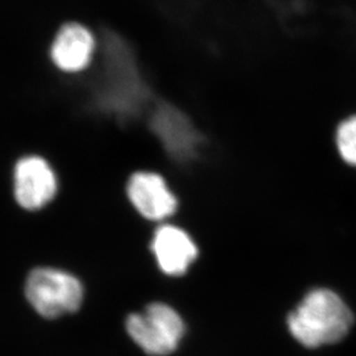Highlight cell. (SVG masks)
I'll list each match as a JSON object with an SVG mask.
<instances>
[{
  "label": "cell",
  "instance_id": "7",
  "mask_svg": "<svg viewBox=\"0 0 356 356\" xmlns=\"http://www.w3.org/2000/svg\"><path fill=\"white\" fill-rule=\"evenodd\" d=\"M152 249L159 268L171 276L184 275L197 256V248L188 234L172 225L157 229Z\"/></svg>",
  "mask_w": 356,
  "mask_h": 356
},
{
  "label": "cell",
  "instance_id": "8",
  "mask_svg": "<svg viewBox=\"0 0 356 356\" xmlns=\"http://www.w3.org/2000/svg\"><path fill=\"white\" fill-rule=\"evenodd\" d=\"M334 145L343 164L356 168V115L343 119L337 126Z\"/></svg>",
  "mask_w": 356,
  "mask_h": 356
},
{
  "label": "cell",
  "instance_id": "3",
  "mask_svg": "<svg viewBox=\"0 0 356 356\" xmlns=\"http://www.w3.org/2000/svg\"><path fill=\"white\" fill-rule=\"evenodd\" d=\"M126 326L131 339L150 355L172 353L185 332L181 317L163 303H152L145 312L131 314Z\"/></svg>",
  "mask_w": 356,
  "mask_h": 356
},
{
  "label": "cell",
  "instance_id": "4",
  "mask_svg": "<svg viewBox=\"0 0 356 356\" xmlns=\"http://www.w3.org/2000/svg\"><path fill=\"white\" fill-rule=\"evenodd\" d=\"M14 196L26 210H38L54 200L57 177L47 159L26 156L17 161L13 172Z\"/></svg>",
  "mask_w": 356,
  "mask_h": 356
},
{
  "label": "cell",
  "instance_id": "5",
  "mask_svg": "<svg viewBox=\"0 0 356 356\" xmlns=\"http://www.w3.org/2000/svg\"><path fill=\"white\" fill-rule=\"evenodd\" d=\"M127 194L135 209L150 220L168 218L177 210V198L157 173H134L128 181Z\"/></svg>",
  "mask_w": 356,
  "mask_h": 356
},
{
  "label": "cell",
  "instance_id": "1",
  "mask_svg": "<svg viewBox=\"0 0 356 356\" xmlns=\"http://www.w3.org/2000/svg\"><path fill=\"white\" fill-rule=\"evenodd\" d=\"M353 323L352 310L337 293L327 289L310 291L287 317L289 332L307 348L339 343Z\"/></svg>",
  "mask_w": 356,
  "mask_h": 356
},
{
  "label": "cell",
  "instance_id": "6",
  "mask_svg": "<svg viewBox=\"0 0 356 356\" xmlns=\"http://www.w3.org/2000/svg\"><path fill=\"white\" fill-rule=\"evenodd\" d=\"M95 40L90 31L76 22L66 24L59 29L51 45L54 64L66 73H78L90 64Z\"/></svg>",
  "mask_w": 356,
  "mask_h": 356
},
{
  "label": "cell",
  "instance_id": "2",
  "mask_svg": "<svg viewBox=\"0 0 356 356\" xmlns=\"http://www.w3.org/2000/svg\"><path fill=\"white\" fill-rule=\"evenodd\" d=\"M26 296L42 316L54 318L79 309L83 289L70 273L51 268L31 271L26 284Z\"/></svg>",
  "mask_w": 356,
  "mask_h": 356
}]
</instances>
